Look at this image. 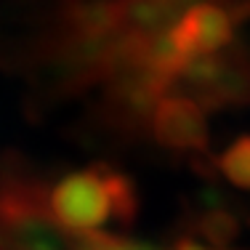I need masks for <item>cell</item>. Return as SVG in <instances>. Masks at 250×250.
I'll return each mask as SVG.
<instances>
[{
  "label": "cell",
  "mask_w": 250,
  "mask_h": 250,
  "mask_svg": "<svg viewBox=\"0 0 250 250\" xmlns=\"http://www.w3.org/2000/svg\"><path fill=\"white\" fill-rule=\"evenodd\" d=\"M224 170L240 187H250V139L234 144L224 154Z\"/></svg>",
  "instance_id": "cell-1"
}]
</instances>
